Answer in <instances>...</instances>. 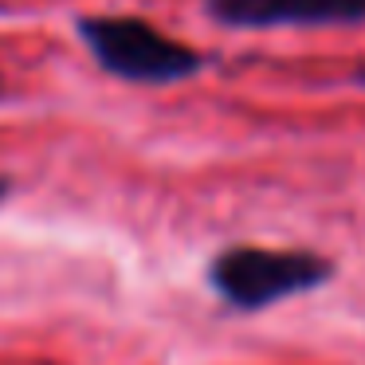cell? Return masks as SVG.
I'll list each match as a JSON object with an SVG mask.
<instances>
[{"instance_id": "1", "label": "cell", "mask_w": 365, "mask_h": 365, "mask_svg": "<svg viewBox=\"0 0 365 365\" xmlns=\"http://www.w3.org/2000/svg\"><path fill=\"white\" fill-rule=\"evenodd\" d=\"M334 279V259L307 247H224L208 263V283L232 310H267L283 299L318 291Z\"/></svg>"}, {"instance_id": "2", "label": "cell", "mask_w": 365, "mask_h": 365, "mask_svg": "<svg viewBox=\"0 0 365 365\" xmlns=\"http://www.w3.org/2000/svg\"><path fill=\"white\" fill-rule=\"evenodd\" d=\"M79 36L106 75L126 83H181L205 67V56L142 16H83Z\"/></svg>"}, {"instance_id": "3", "label": "cell", "mask_w": 365, "mask_h": 365, "mask_svg": "<svg viewBox=\"0 0 365 365\" xmlns=\"http://www.w3.org/2000/svg\"><path fill=\"white\" fill-rule=\"evenodd\" d=\"M220 28L267 32V28H349L365 20V0H205Z\"/></svg>"}, {"instance_id": "4", "label": "cell", "mask_w": 365, "mask_h": 365, "mask_svg": "<svg viewBox=\"0 0 365 365\" xmlns=\"http://www.w3.org/2000/svg\"><path fill=\"white\" fill-rule=\"evenodd\" d=\"M9 189H12V181H9V177H0V200L9 197Z\"/></svg>"}, {"instance_id": "5", "label": "cell", "mask_w": 365, "mask_h": 365, "mask_svg": "<svg viewBox=\"0 0 365 365\" xmlns=\"http://www.w3.org/2000/svg\"><path fill=\"white\" fill-rule=\"evenodd\" d=\"M357 83H361V87H365V63L357 67Z\"/></svg>"}, {"instance_id": "6", "label": "cell", "mask_w": 365, "mask_h": 365, "mask_svg": "<svg viewBox=\"0 0 365 365\" xmlns=\"http://www.w3.org/2000/svg\"><path fill=\"white\" fill-rule=\"evenodd\" d=\"M0 95H4V75H0Z\"/></svg>"}]
</instances>
